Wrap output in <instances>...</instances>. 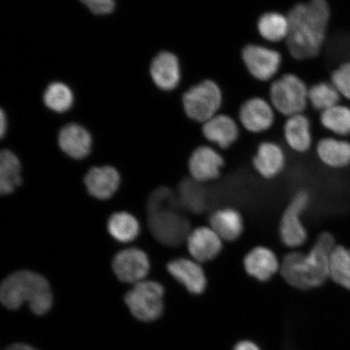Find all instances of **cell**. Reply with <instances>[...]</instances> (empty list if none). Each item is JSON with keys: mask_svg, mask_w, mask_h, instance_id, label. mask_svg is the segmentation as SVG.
I'll return each mask as SVG.
<instances>
[{"mask_svg": "<svg viewBox=\"0 0 350 350\" xmlns=\"http://www.w3.org/2000/svg\"><path fill=\"white\" fill-rule=\"evenodd\" d=\"M331 11L327 0L297 3L288 11L286 46L296 60L313 59L322 50L329 24Z\"/></svg>", "mask_w": 350, "mask_h": 350, "instance_id": "obj_1", "label": "cell"}, {"mask_svg": "<svg viewBox=\"0 0 350 350\" xmlns=\"http://www.w3.org/2000/svg\"><path fill=\"white\" fill-rule=\"evenodd\" d=\"M336 246L334 236L323 232L308 253L295 251L286 254L280 269L284 282L297 290L321 286L329 278L330 256Z\"/></svg>", "mask_w": 350, "mask_h": 350, "instance_id": "obj_2", "label": "cell"}, {"mask_svg": "<svg viewBox=\"0 0 350 350\" xmlns=\"http://www.w3.org/2000/svg\"><path fill=\"white\" fill-rule=\"evenodd\" d=\"M179 204L167 187L157 188L147 201L148 228L153 237L167 246H176L189 234L188 222L179 212Z\"/></svg>", "mask_w": 350, "mask_h": 350, "instance_id": "obj_3", "label": "cell"}, {"mask_svg": "<svg viewBox=\"0 0 350 350\" xmlns=\"http://www.w3.org/2000/svg\"><path fill=\"white\" fill-rule=\"evenodd\" d=\"M0 299L10 310H17L27 301L31 312L37 316L49 312L53 304L49 282L43 275L28 270L17 271L4 280Z\"/></svg>", "mask_w": 350, "mask_h": 350, "instance_id": "obj_4", "label": "cell"}, {"mask_svg": "<svg viewBox=\"0 0 350 350\" xmlns=\"http://www.w3.org/2000/svg\"><path fill=\"white\" fill-rule=\"evenodd\" d=\"M308 86L293 73L275 80L269 89L270 103L275 111L286 117L304 113L309 103Z\"/></svg>", "mask_w": 350, "mask_h": 350, "instance_id": "obj_5", "label": "cell"}, {"mask_svg": "<svg viewBox=\"0 0 350 350\" xmlns=\"http://www.w3.org/2000/svg\"><path fill=\"white\" fill-rule=\"evenodd\" d=\"M222 99V92L217 83L204 80L183 94V109L189 119L203 124L217 115Z\"/></svg>", "mask_w": 350, "mask_h": 350, "instance_id": "obj_6", "label": "cell"}, {"mask_svg": "<svg viewBox=\"0 0 350 350\" xmlns=\"http://www.w3.org/2000/svg\"><path fill=\"white\" fill-rule=\"evenodd\" d=\"M163 284L152 281H142L134 284L126 293L125 303L133 316L143 322L155 321L164 310Z\"/></svg>", "mask_w": 350, "mask_h": 350, "instance_id": "obj_7", "label": "cell"}, {"mask_svg": "<svg viewBox=\"0 0 350 350\" xmlns=\"http://www.w3.org/2000/svg\"><path fill=\"white\" fill-rule=\"evenodd\" d=\"M310 197L308 191L301 190L293 196L282 214L279 224L280 239L284 246L296 249L303 246L308 234L301 221V215L308 208Z\"/></svg>", "mask_w": 350, "mask_h": 350, "instance_id": "obj_8", "label": "cell"}, {"mask_svg": "<svg viewBox=\"0 0 350 350\" xmlns=\"http://www.w3.org/2000/svg\"><path fill=\"white\" fill-rule=\"evenodd\" d=\"M242 59L249 73L260 81L272 80L281 68L282 61L280 52L257 44L245 46Z\"/></svg>", "mask_w": 350, "mask_h": 350, "instance_id": "obj_9", "label": "cell"}, {"mask_svg": "<svg viewBox=\"0 0 350 350\" xmlns=\"http://www.w3.org/2000/svg\"><path fill=\"white\" fill-rule=\"evenodd\" d=\"M112 269L122 282L137 284L147 277L150 262L146 253L141 249L129 248L116 254Z\"/></svg>", "mask_w": 350, "mask_h": 350, "instance_id": "obj_10", "label": "cell"}, {"mask_svg": "<svg viewBox=\"0 0 350 350\" xmlns=\"http://www.w3.org/2000/svg\"><path fill=\"white\" fill-rule=\"evenodd\" d=\"M224 165L225 159L220 153L208 146L196 148L188 160L191 178L200 183L216 180Z\"/></svg>", "mask_w": 350, "mask_h": 350, "instance_id": "obj_11", "label": "cell"}, {"mask_svg": "<svg viewBox=\"0 0 350 350\" xmlns=\"http://www.w3.org/2000/svg\"><path fill=\"white\" fill-rule=\"evenodd\" d=\"M186 241L191 259L200 264L215 260L224 246V241L209 226H199L192 230Z\"/></svg>", "mask_w": 350, "mask_h": 350, "instance_id": "obj_12", "label": "cell"}, {"mask_svg": "<svg viewBox=\"0 0 350 350\" xmlns=\"http://www.w3.org/2000/svg\"><path fill=\"white\" fill-rule=\"evenodd\" d=\"M241 124L251 133H262L274 124L275 109L264 98H249L242 104L239 113Z\"/></svg>", "mask_w": 350, "mask_h": 350, "instance_id": "obj_13", "label": "cell"}, {"mask_svg": "<svg viewBox=\"0 0 350 350\" xmlns=\"http://www.w3.org/2000/svg\"><path fill=\"white\" fill-rule=\"evenodd\" d=\"M166 268L190 294L200 295L206 291L208 278L200 262L188 258H177L170 261Z\"/></svg>", "mask_w": 350, "mask_h": 350, "instance_id": "obj_14", "label": "cell"}, {"mask_svg": "<svg viewBox=\"0 0 350 350\" xmlns=\"http://www.w3.org/2000/svg\"><path fill=\"white\" fill-rule=\"evenodd\" d=\"M243 268L245 272L256 281L267 282L280 273L281 261L272 249L257 246L244 256Z\"/></svg>", "mask_w": 350, "mask_h": 350, "instance_id": "obj_15", "label": "cell"}, {"mask_svg": "<svg viewBox=\"0 0 350 350\" xmlns=\"http://www.w3.org/2000/svg\"><path fill=\"white\" fill-rule=\"evenodd\" d=\"M252 165L262 178L273 179L286 167V155L280 144L273 142H262L253 157Z\"/></svg>", "mask_w": 350, "mask_h": 350, "instance_id": "obj_16", "label": "cell"}, {"mask_svg": "<svg viewBox=\"0 0 350 350\" xmlns=\"http://www.w3.org/2000/svg\"><path fill=\"white\" fill-rule=\"evenodd\" d=\"M85 185L89 194L94 198L108 200L119 189L120 174L111 166L94 167L86 174Z\"/></svg>", "mask_w": 350, "mask_h": 350, "instance_id": "obj_17", "label": "cell"}, {"mask_svg": "<svg viewBox=\"0 0 350 350\" xmlns=\"http://www.w3.org/2000/svg\"><path fill=\"white\" fill-rule=\"evenodd\" d=\"M202 133L210 143L222 150H227L237 142L239 128L234 119L223 113H217L202 126Z\"/></svg>", "mask_w": 350, "mask_h": 350, "instance_id": "obj_18", "label": "cell"}, {"mask_svg": "<svg viewBox=\"0 0 350 350\" xmlns=\"http://www.w3.org/2000/svg\"><path fill=\"white\" fill-rule=\"evenodd\" d=\"M150 72L157 86L165 91L174 90L181 79L178 59L168 51L161 52L153 59Z\"/></svg>", "mask_w": 350, "mask_h": 350, "instance_id": "obj_19", "label": "cell"}, {"mask_svg": "<svg viewBox=\"0 0 350 350\" xmlns=\"http://www.w3.org/2000/svg\"><path fill=\"white\" fill-rule=\"evenodd\" d=\"M209 226L224 242H234L242 236L244 220L239 210L226 207L215 210L208 218Z\"/></svg>", "mask_w": 350, "mask_h": 350, "instance_id": "obj_20", "label": "cell"}, {"mask_svg": "<svg viewBox=\"0 0 350 350\" xmlns=\"http://www.w3.org/2000/svg\"><path fill=\"white\" fill-rule=\"evenodd\" d=\"M284 141L288 148L297 153L310 150L312 144V126L304 113L288 117L283 129Z\"/></svg>", "mask_w": 350, "mask_h": 350, "instance_id": "obj_21", "label": "cell"}, {"mask_svg": "<svg viewBox=\"0 0 350 350\" xmlns=\"http://www.w3.org/2000/svg\"><path fill=\"white\" fill-rule=\"evenodd\" d=\"M59 144L66 154L74 159H85L90 154L92 137L87 130L76 124H70L61 129Z\"/></svg>", "mask_w": 350, "mask_h": 350, "instance_id": "obj_22", "label": "cell"}, {"mask_svg": "<svg viewBox=\"0 0 350 350\" xmlns=\"http://www.w3.org/2000/svg\"><path fill=\"white\" fill-rule=\"evenodd\" d=\"M319 161L332 169H344L350 165V143L334 137L323 138L317 143Z\"/></svg>", "mask_w": 350, "mask_h": 350, "instance_id": "obj_23", "label": "cell"}, {"mask_svg": "<svg viewBox=\"0 0 350 350\" xmlns=\"http://www.w3.org/2000/svg\"><path fill=\"white\" fill-rule=\"evenodd\" d=\"M257 30L269 42L286 41L288 33L287 15L277 12H265L257 21Z\"/></svg>", "mask_w": 350, "mask_h": 350, "instance_id": "obj_24", "label": "cell"}, {"mask_svg": "<svg viewBox=\"0 0 350 350\" xmlns=\"http://www.w3.org/2000/svg\"><path fill=\"white\" fill-rule=\"evenodd\" d=\"M21 163L14 153L4 150L0 154V192L10 195L21 185Z\"/></svg>", "mask_w": 350, "mask_h": 350, "instance_id": "obj_25", "label": "cell"}, {"mask_svg": "<svg viewBox=\"0 0 350 350\" xmlns=\"http://www.w3.org/2000/svg\"><path fill=\"white\" fill-rule=\"evenodd\" d=\"M109 234L120 243H130L137 239L139 233V224L137 218L131 213H113L107 223Z\"/></svg>", "mask_w": 350, "mask_h": 350, "instance_id": "obj_26", "label": "cell"}, {"mask_svg": "<svg viewBox=\"0 0 350 350\" xmlns=\"http://www.w3.org/2000/svg\"><path fill=\"white\" fill-rule=\"evenodd\" d=\"M329 278L341 287L350 291V249L336 245L329 262Z\"/></svg>", "mask_w": 350, "mask_h": 350, "instance_id": "obj_27", "label": "cell"}, {"mask_svg": "<svg viewBox=\"0 0 350 350\" xmlns=\"http://www.w3.org/2000/svg\"><path fill=\"white\" fill-rule=\"evenodd\" d=\"M321 122L323 128L340 137L350 135V108L336 105V106L321 112Z\"/></svg>", "mask_w": 350, "mask_h": 350, "instance_id": "obj_28", "label": "cell"}, {"mask_svg": "<svg viewBox=\"0 0 350 350\" xmlns=\"http://www.w3.org/2000/svg\"><path fill=\"white\" fill-rule=\"evenodd\" d=\"M340 94L332 83L321 82L310 87L308 100L312 107L321 112L339 104Z\"/></svg>", "mask_w": 350, "mask_h": 350, "instance_id": "obj_29", "label": "cell"}, {"mask_svg": "<svg viewBox=\"0 0 350 350\" xmlns=\"http://www.w3.org/2000/svg\"><path fill=\"white\" fill-rule=\"evenodd\" d=\"M44 102L52 111H67L72 107L73 95L71 90L62 83H53L44 94Z\"/></svg>", "mask_w": 350, "mask_h": 350, "instance_id": "obj_30", "label": "cell"}, {"mask_svg": "<svg viewBox=\"0 0 350 350\" xmlns=\"http://www.w3.org/2000/svg\"><path fill=\"white\" fill-rule=\"evenodd\" d=\"M200 183L193 179H186L183 181L178 187V202L182 206L190 210L191 212L201 211L203 207L204 196L201 191Z\"/></svg>", "mask_w": 350, "mask_h": 350, "instance_id": "obj_31", "label": "cell"}, {"mask_svg": "<svg viewBox=\"0 0 350 350\" xmlns=\"http://www.w3.org/2000/svg\"><path fill=\"white\" fill-rule=\"evenodd\" d=\"M331 80L340 96L350 100V63L340 65L336 69L332 74Z\"/></svg>", "mask_w": 350, "mask_h": 350, "instance_id": "obj_32", "label": "cell"}, {"mask_svg": "<svg viewBox=\"0 0 350 350\" xmlns=\"http://www.w3.org/2000/svg\"><path fill=\"white\" fill-rule=\"evenodd\" d=\"M95 14L111 13L115 8V0H81Z\"/></svg>", "mask_w": 350, "mask_h": 350, "instance_id": "obj_33", "label": "cell"}, {"mask_svg": "<svg viewBox=\"0 0 350 350\" xmlns=\"http://www.w3.org/2000/svg\"><path fill=\"white\" fill-rule=\"evenodd\" d=\"M233 350H261L256 343L251 340H241L234 345Z\"/></svg>", "mask_w": 350, "mask_h": 350, "instance_id": "obj_34", "label": "cell"}, {"mask_svg": "<svg viewBox=\"0 0 350 350\" xmlns=\"http://www.w3.org/2000/svg\"><path fill=\"white\" fill-rule=\"evenodd\" d=\"M7 126V118L2 109L1 113H0V134H1L2 137H4V134L6 133Z\"/></svg>", "mask_w": 350, "mask_h": 350, "instance_id": "obj_35", "label": "cell"}, {"mask_svg": "<svg viewBox=\"0 0 350 350\" xmlns=\"http://www.w3.org/2000/svg\"><path fill=\"white\" fill-rule=\"evenodd\" d=\"M6 350H38L32 347H30L29 345L26 344H15L11 345V347H8Z\"/></svg>", "mask_w": 350, "mask_h": 350, "instance_id": "obj_36", "label": "cell"}]
</instances>
